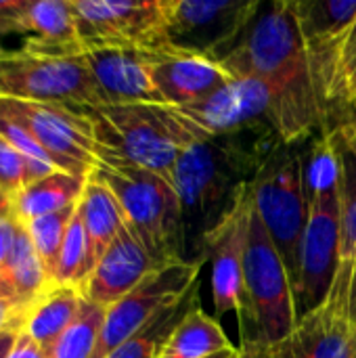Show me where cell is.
<instances>
[{
	"label": "cell",
	"mask_w": 356,
	"mask_h": 358,
	"mask_svg": "<svg viewBox=\"0 0 356 358\" xmlns=\"http://www.w3.org/2000/svg\"><path fill=\"white\" fill-rule=\"evenodd\" d=\"M218 65L231 78H254L266 86L283 143H304L321 134L311 59L290 0L260 2L254 21Z\"/></svg>",
	"instance_id": "6da1fadb"
},
{
	"label": "cell",
	"mask_w": 356,
	"mask_h": 358,
	"mask_svg": "<svg viewBox=\"0 0 356 358\" xmlns=\"http://www.w3.org/2000/svg\"><path fill=\"white\" fill-rule=\"evenodd\" d=\"M279 143L283 141L273 128H248L204 136L183 149L172 185L180 199L189 262H208V237L237 208Z\"/></svg>",
	"instance_id": "7a4b0ae2"
},
{
	"label": "cell",
	"mask_w": 356,
	"mask_h": 358,
	"mask_svg": "<svg viewBox=\"0 0 356 358\" xmlns=\"http://www.w3.org/2000/svg\"><path fill=\"white\" fill-rule=\"evenodd\" d=\"M308 220L294 279L296 321L319 308L336 281L344 224V153L334 136L306 145Z\"/></svg>",
	"instance_id": "3957f363"
},
{
	"label": "cell",
	"mask_w": 356,
	"mask_h": 358,
	"mask_svg": "<svg viewBox=\"0 0 356 358\" xmlns=\"http://www.w3.org/2000/svg\"><path fill=\"white\" fill-rule=\"evenodd\" d=\"M90 176L118 197L128 227L157 262L187 260L180 199L170 180L101 147Z\"/></svg>",
	"instance_id": "277c9868"
},
{
	"label": "cell",
	"mask_w": 356,
	"mask_h": 358,
	"mask_svg": "<svg viewBox=\"0 0 356 358\" xmlns=\"http://www.w3.org/2000/svg\"><path fill=\"white\" fill-rule=\"evenodd\" d=\"M97 147L107 149L172 182L174 166L197 136L168 105H99L82 107Z\"/></svg>",
	"instance_id": "5b68a950"
},
{
	"label": "cell",
	"mask_w": 356,
	"mask_h": 358,
	"mask_svg": "<svg viewBox=\"0 0 356 358\" xmlns=\"http://www.w3.org/2000/svg\"><path fill=\"white\" fill-rule=\"evenodd\" d=\"M241 344L273 346L296 325L294 285L266 227L252 210L243 256V304L237 315Z\"/></svg>",
	"instance_id": "8992f818"
},
{
	"label": "cell",
	"mask_w": 356,
	"mask_h": 358,
	"mask_svg": "<svg viewBox=\"0 0 356 358\" xmlns=\"http://www.w3.org/2000/svg\"><path fill=\"white\" fill-rule=\"evenodd\" d=\"M306 145L308 141L279 143L252 182L254 210L279 250L292 285L308 220Z\"/></svg>",
	"instance_id": "52a82bcc"
},
{
	"label": "cell",
	"mask_w": 356,
	"mask_h": 358,
	"mask_svg": "<svg viewBox=\"0 0 356 358\" xmlns=\"http://www.w3.org/2000/svg\"><path fill=\"white\" fill-rule=\"evenodd\" d=\"M0 99L59 103L71 107L103 105L84 55L50 57L13 52L0 57Z\"/></svg>",
	"instance_id": "ba28073f"
},
{
	"label": "cell",
	"mask_w": 356,
	"mask_h": 358,
	"mask_svg": "<svg viewBox=\"0 0 356 358\" xmlns=\"http://www.w3.org/2000/svg\"><path fill=\"white\" fill-rule=\"evenodd\" d=\"M0 111L19 122L59 172L88 178L97 166L94 128L82 107L0 99Z\"/></svg>",
	"instance_id": "9c48e42d"
},
{
	"label": "cell",
	"mask_w": 356,
	"mask_h": 358,
	"mask_svg": "<svg viewBox=\"0 0 356 358\" xmlns=\"http://www.w3.org/2000/svg\"><path fill=\"white\" fill-rule=\"evenodd\" d=\"M71 4L84 50L90 46L130 48L151 55L172 50L166 0H71Z\"/></svg>",
	"instance_id": "30bf717a"
},
{
	"label": "cell",
	"mask_w": 356,
	"mask_h": 358,
	"mask_svg": "<svg viewBox=\"0 0 356 358\" xmlns=\"http://www.w3.org/2000/svg\"><path fill=\"white\" fill-rule=\"evenodd\" d=\"M258 8V0H166L168 42L176 52L218 63Z\"/></svg>",
	"instance_id": "8fae6325"
},
{
	"label": "cell",
	"mask_w": 356,
	"mask_h": 358,
	"mask_svg": "<svg viewBox=\"0 0 356 358\" xmlns=\"http://www.w3.org/2000/svg\"><path fill=\"white\" fill-rule=\"evenodd\" d=\"M201 268V262H170L149 275L126 298L105 308L92 358H107L124 342L143 331L162 310L183 300L199 283Z\"/></svg>",
	"instance_id": "7c38bea8"
},
{
	"label": "cell",
	"mask_w": 356,
	"mask_h": 358,
	"mask_svg": "<svg viewBox=\"0 0 356 358\" xmlns=\"http://www.w3.org/2000/svg\"><path fill=\"white\" fill-rule=\"evenodd\" d=\"M172 109L197 138L248 128H273L279 134L273 96L266 86L254 78H233L206 101Z\"/></svg>",
	"instance_id": "4fadbf2b"
},
{
	"label": "cell",
	"mask_w": 356,
	"mask_h": 358,
	"mask_svg": "<svg viewBox=\"0 0 356 358\" xmlns=\"http://www.w3.org/2000/svg\"><path fill=\"white\" fill-rule=\"evenodd\" d=\"M308 59L321 105V134L356 130V21L336 42L308 50Z\"/></svg>",
	"instance_id": "5bb4252c"
},
{
	"label": "cell",
	"mask_w": 356,
	"mask_h": 358,
	"mask_svg": "<svg viewBox=\"0 0 356 358\" xmlns=\"http://www.w3.org/2000/svg\"><path fill=\"white\" fill-rule=\"evenodd\" d=\"M273 358H356V327L348 319V294L327 300L296 321L292 334L271 346Z\"/></svg>",
	"instance_id": "9a60e30c"
},
{
	"label": "cell",
	"mask_w": 356,
	"mask_h": 358,
	"mask_svg": "<svg viewBox=\"0 0 356 358\" xmlns=\"http://www.w3.org/2000/svg\"><path fill=\"white\" fill-rule=\"evenodd\" d=\"M252 210L254 195L250 187L237 208L206 241V258L212 264V300L218 319L229 313L239 315L243 304V256Z\"/></svg>",
	"instance_id": "2e32d148"
},
{
	"label": "cell",
	"mask_w": 356,
	"mask_h": 358,
	"mask_svg": "<svg viewBox=\"0 0 356 358\" xmlns=\"http://www.w3.org/2000/svg\"><path fill=\"white\" fill-rule=\"evenodd\" d=\"M164 266L166 264L157 262L147 252L136 233L126 224L92 268L88 281L82 287V296L101 308H109Z\"/></svg>",
	"instance_id": "e0dca14e"
},
{
	"label": "cell",
	"mask_w": 356,
	"mask_h": 358,
	"mask_svg": "<svg viewBox=\"0 0 356 358\" xmlns=\"http://www.w3.org/2000/svg\"><path fill=\"white\" fill-rule=\"evenodd\" d=\"M149 55L107 46H90L84 50L103 105H164L151 80Z\"/></svg>",
	"instance_id": "ac0fdd59"
},
{
	"label": "cell",
	"mask_w": 356,
	"mask_h": 358,
	"mask_svg": "<svg viewBox=\"0 0 356 358\" xmlns=\"http://www.w3.org/2000/svg\"><path fill=\"white\" fill-rule=\"evenodd\" d=\"M149 71L168 107H187L222 90L233 78L214 61L166 50L149 55Z\"/></svg>",
	"instance_id": "d6986e66"
},
{
	"label": "cell",
	"mask_w": 356,
	"mask_h": 358,
	"mask_svg": "<svg viewBox=\"0 0 356 358\" xmlns=\"http://www.w3.org/2000/svg\"><path fill=\"white\" fill-rule=\"evenodd\" d=\"M17 34L27 36L21 46L25 52L50 57L84 55L71 0H23Z\"/></svg>",
	"instance_id": "ffe728a7"
},
{
	"label": "cell",
	"mask_w": 356,
	"mask_h": 358,
	"mask_svg": "<svg viewBox=\"0 0 356 358\" xmlns=\"http://www.w3.org/2000/svg\"><path fill=\"white\" fill-rule=\"evenodd\" d=\"M82 304H84V296L80 289L52 283L27 308L23 331L42 348L46 357L50 358L61 336L78 319Z\"/></svg>",
	"instance_id": "44dd1931"
},
{
	"label": "cell",
	"mask_w": 356,
	"mask_h": 358,
	"mask_svg": "<svg viewBox=\"0 0 356 358\" xmlns=\"http://www.w3.org/2000/svg\"><path fill=\"white\" fill-rule=\"evenodd\" d=\"M38 254L31 245V239L25 231V227L19 222L17 235L0 279V298L13 300L25 315L27 308L50 287Z\"/></svg>",
	"instance_id": "7402d4cb"
},
{
	"label": "cell",
	"mask_w": 356,
	"mask_h": 358,
	"mask_svg": "<svg viewBox=\"0 0 356 358\" xmlns=\"http://www.w3.org/2000/svg\"><path fill=\"white\" fill-rule=\"evenodd\" d=\"M237 350L220 323L204 313L201 304L195 302L193 308L183 317L176 329L159 348L157 358H212L222 352Z\"/></svg>",
	"instance_id": "603a6c76"
},
{
	"label": "cell",
	"mask_w": 356,
	"mask_h": 358,
	"mask_svg": "<svg viewBox=\"0 0 356 358\" xmlns=\"http://www.w3.org/2000/svg\"><path fill=\"white\" fill-rule=\"evenodd\" d=\"M78 212L86 229L92 264L97 266L101 256L109 250V245L118 239L122 229L128 224L124 210L118 197L103 182L88 176L84 193L78 203Z\"/></svg>",
	"instance_id": "cb8c5ba5"
},
{
	"label": "cell",
	"mask_w": 356,
	"mask_h": 358,
	"mask_svg": "<svg viewBox=\"0 0 356 358\" xmlns=\"http://www.w3.org/2000/svg\"><path fill=\"white\" fill-rule=\"evenodd\" d=\"M86 180L88 178H78L65 172H55L34 180L13 199V214L21 224H25L29 220L71 208L80 201Z\"/></svg>",
	"instance_id": "d4e9b609"
},
{
	"label": "cell",
	"mask_w": 356,
	"mask_h": 358,
	"mask_svg": "<svg viewBox=\"0 0 356 358\" xmlns=\"http://www.w3.org/2000/svg\"><path fill=\"white\" fill-rule=\"evenodd\" d=\"M306 50L336 42L356 21V0H290Z\"/></svg>",
	"instance_id": "484cf974"
},
{
	"label": "cell",
	"mask_w": 356,
	"mask_h": 358,
	"mask_svg": "<svg viewBox=\"0 0 356 358\" xmlns=\"http://www.w3.org/2000/svg\"><path fill=\"white\" fill-rule=\"evenodd\" d=\"M195 302H199V283L183 300L162 310L143 331H138L134 338L124 342L107 358H157V352L164 346V342L170 338V334L176 329V325L193 308Z\"/></svg>",
	"instance_id": "4316f807"
},
{
	"label": "cell",
	"mask_w": 356,
	"mask_h": 358,
	"mask_svg": "<svg viewBox=\"0 0 356 358\" xmlns=\"http://www.w3.org/2000/svg\"><path fill=\"white\" fill-rule=\"evenodd\" d=\"M80 203V201H78ZM78 203L71 208H65L61 212L36 218L25 222V231L31 239V245L38 254V260L48 277L50 283H55V275H57V264H59V256H61V248L67 235V229L71 224V218L78 210Z\"/></svg>",
	"instance_id": "83f0119b"
},
{
	"label": "cell",
	"mask_w": 356,
	"mask_h": 358,
	"mask_svg": "<svg viewBox=\"0 0 356 358\" xmlns=\"http://www.w3.org/2000/svg\"><path fill=\"white\" fill-rule=\"evenodd\" d=\"M92 268H94V264H92V256H90L86 229H84L80 212L76 210V214L71 218V224L67 229L63 248H61L57 275H55V285H67V287H76V289L82 292V287L88 281Z\"/></svg>",
	"instance_id": "f1b7e54d"
},
{
	"label": "cell",
	"mask_w": 356,
	"mask_h": 358,
	"mask_svg": "<svg viewBox=\"0 0 356 358\" xmlns=\"http://www.w3.org/2000/svg\"><path fill=\"white\" fill-rule=\"evenodd\" d=\"M103 319H105V308L84 300L78 319L61 336L50 358H92Z\"/></svg>",
	"instance_id": "f546056e"
},
{
	"label": "cell",
	"mask_w": 356,
	"mask_h": 358,
	"mask_svg": "<svg viewBox=\"0 0 356 358\" xmlns=\"http://www.w3.org/2000/svg\"><path fill=\"white\" fill-rule=\"evenodd\" d=\"M0 136L4 141H8L27 162L29 170H31V178L34 180H40L44 176H50L55 172H59L55 168V164L50 162V157L44 153V149L36 143V138L19 124L15 122L13 117L4 115L0 111Z\"/></svg>",
	"instance_id": "4dcf8cb0"
},
{
	"label": "cell",
	"mask_w": 356,
	"mask_h": 358,
	"mask_svg": "<svg viewBox=\"0 0 356 358\" xmlns=\"http://www.w3.org/2000/svg\"><path fill=\"white\" fill-rule=\"evenodd\" d=\"M34 182L25 157L0 136V212L13 210V199Z\"/></svg>",
	"instance_id": "1f68e13d"
},
{
	"label": "cell",
	"mask_w": 356,
	"mask_h": 358,
	"mask_svg": "<svg viewBox=\"0 0 356 358\" xmlns=\"http://www.w3.org/2000/svg\"><path fill=\"white\" fill-rule=\"evenodd\" d=\"M17 227H19V220L15 218L13 210L0 212V279H2L8 254H10V248H13V241H15V235H17Z\"/></svg>",
	"instance_id": "d6a6232c"
},
{
	"label": "cell",
	"mask_w": 356,
	"mask_h": 358,
	"mask_svg": "<svg viewBox=\"0 0 356 358\" xmlns=\"http://www.w3.org/2000/svg\"><path fill=\"white\" fill-rule=\"evenodd\" d=\"M25 325V313L8 298H0V334L8 329L23 331Z\"/></svg>",
	"instance_id": "836d02e7"
},
{
	"label": "cell",
	"mask_w": 356,
	"mask_h": 358,
	"mask_svg": "<svg viewBox=\"0 0 356 358\" xmlns=\"http://www.w3.org/2000/svg\"><path fill=\"white\" fill-rule=\"evenodd\" d=\"M8 358H48L44 352H42V348L25 334V331H21L19 334V338H17V344H15V348H13V352H10V357Z\"/></svg>",
	"instance_id": "e575fe53"
},
{
	"label": "cell",
	"mask_w": 356,
	"mask_h": 358,
	"mask_svg": "<svg viewBox=\"0 0 356 358\" xmlns=\"http://www.w3.org/2000/svg\"><path fill=\"white\" fill-rule=\"evenodd\" d=\"M237 358H273V352L264 344H241Z\"/></svg>",
	"instance_id": "d590c367"
},
{
	"label": "cell",
	"mask_w": 356,
	"mask_h": 358,
	"mask_svg": "<svg viewBox=\"0 0 356 358\" xmlns=\"http://www.w3.org/2000/svg\"><path fill=\"white\" fill-rule=\"evenodd\" d=\"M21 331L17 329H8V331H2L0 334V358H8L15 344H17V338H19Z\"/></svg>",
	"instance_id": "8d00e7d4"
},
{
	"label": "cell",
	"mask_w": 356,
	"mask_h": 358,
	"mask_svg": "<svg viewBox=\"0 0 356 358\" xmlns=\"http://www.w3.org/2000/svg\"><path fill=\"white\" fill-rule=\"evenodd\" d=\"M348 319L356 327V262L353 266V277H350V292H348Z\"/></svg>",
	"instance_id": "74e56055"
},
{
	"label": "cell",
	"mask_w": 356,
	"mask_h": 358,
	"mask_svg": "<svg viewBox=\"0 0 356 358\" xmlns=\"http://www.w3.org/2000/svg\"><path fill=\"white\" fill-rule=\"evenodd\" d=\"M334 138H338V141H340V145H342L344 149H348V151L355 155V159H356V130H353V132H346V134H340V136H334Z\"/></svg>",
	"instance_id": "f35d334b"
},
{
	"label": "cell",
	"mask_w": 356,
	"mask_h": 358,
	"mask_svg": "<svg viewBox=\"0 0 356 358\" xmlns=\"http://www.w3.org/2000/svg\"><path fill=\"white\" fill-rule=\"evenodd\" d=\"M237 350H239V348H237ZM237 350H233V352H222V355H216V357L212 358H233L237 355Z\"/></svg>",
	"instance_id": "ab89813d"
},
{
	"label": "cell",
	"mask_w": 356,
	"mask_h": 358,
	"mask_svg": "<svg viewBox=\"0 0 356 358\" xmlns=\"http://www.w3.org/2000/svg\"><path fill=\"white\" fill-rule=\"evenodd\" d=\"M237 357H239V350H237V355H235V357H233V358H237Z\"/></svg>",
	"instance_id": "60d3db41"
},
{
	"label": "cell",
	"mask_w": 356,
	"mask_h": 358,
	"mask_svg": "<svg viewBox=\"0 0 356 358\" xmlns=\"http://www.w3.org/2000/svg\"><path fill=\"white\" fill-rule=\"evenodd\" d=\"M2 55H4V52H2V48H0V57H2Z\"/></svg>",
	"instance_id": "b9f144b4"
}]
</instances>
